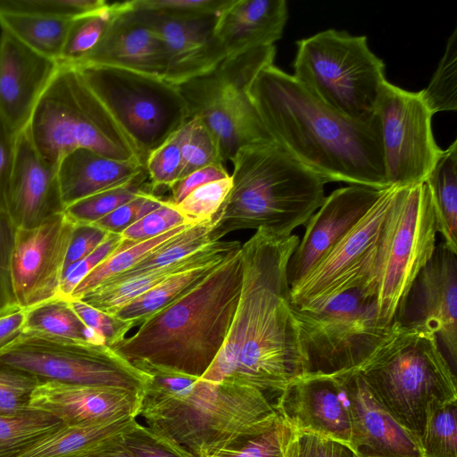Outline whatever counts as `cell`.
<instances>
[{
  "label": "cell",
  "mask_w": 457,
  "mask_h": 457,
  "mask_svg": "<svg viewBox=\"0 0 457 457\" xmlns=\"http://www.w3.org/2000/svg\"><path fill=\"white\" fill-rule=\"evenodd\" d=\"M258 229L244 244L243 281L226 340L201 377L278 396L304 374L293 313L288 261L299 243Z\"/></svg>",
  "instance_id": "6da1fadb"
},
{
  "label": "cell",
  "mask_w": 457,
  "mask_h": 457,
  "mask_svg": "<svg viewBox=\"0 0 457 457\" xmlns=\"http://www.w3.org/2000/svg\"><path fill=\"white\" fill-rule=\"evenodd\" d=\"M249 96L273 141L325 183L389 187L378 118L344 116L274 64L259 72Z\"/></svg>",
  "instance_id": "7a4b0ae2"
},
{
  "label": "cell",
  "mask_w": 457,
  "mask_h": 457,
  "mask_svg": "<svg viewBox=\"0 0 457 457\" xmlns=\"http://www.w3.org/2000/svg\"><path fill=\"white\" fill-rule=\"evenodd\" d=\"M137 368L151 377L138 416L195 457L239 446L278 417L274 403L257 389L148 365Z\"/></svg>",
  "instance_id": "3957f363"
},
{
  "label": "cell",
  "mask_w": 457,
  "mask_h": 457,
  "mask_svg": "<svg viewBox=\"0 0 457 457\" xmlns=\"http://www.w3.org/2000/svg\"><path fill=\"white\" fill-rule=\"evenodd\" d=\"M242 247V246H241ZM241 247L185 295L143 321L111 347L134 366L201 378L221 349L240 297Z\"/></svg>",
  "instance_id": "277c9868"
},
{
  "label": "cell",
  "mask_w": 457,
  "mask_h": 457,
  "mask_svg": "<svg viewBox=\"0 0 457 457\" xmlns=\"http://www.w3.org/2000/svg\"><path fill=\"white\" fill-rule=\"evenodd\" d=\"M230 162L232 187L213 218L211 242L241 229L288 237L326 197L323 179L274 141L245 146Z\"/></svg>",
  "instance_id": "5b68a950"
},
{
  "label": "cell",
  "mask_w": 457,
  "mask_h": 457,
  "mask_svg": "<svg viewBox=\"0 0 457 457\" xmlns=\"http://www.w3.org/2000/svg\"><path fill=\"white\" fill-rule=\"evenodd\" d=\"M394 321V332L357 370L376 399L419 442L432 413L457 401L456 373L434 334Z\"/></svg>",
  "instance_id": "8992f818"
},
{
  "label": "cell",
  "mask_w": 457,
  "mask_h": 457,
  "mask_svg": "<svg viewBox=\"0 0 457 457\" xmlns=\"http://www.w3.org/2000/svg\"><path fill=\"white\" fill-rule=\"evenodd\" d=\"M27 129L39 154L56 169L66 155L80 148L140 162L109 112L71 65H59Z\"/></svg>",
  "instance_id": "52a82bcc"
},
{
  "label": "cell",
  "mask_w": 457,
  "mask_h": 457,
  "mask_svg": "<svg viewBox=\"0 0 457 457\" xmlns=\"http://www.w3.org/2000/svg\"><path fill=\"white\" fill-rule=\"evenodd\" d=\"M293 77L313 96L356 121L372 122L384 82L385 63L366 36L333 29L296 41Z\"/></svg>",
  "instance_id": "ba28073f"
},
{
  "label": "cell",
  "mask_w": 457,
  "mask_h": 457,
  "mask_svg": "<svg viewBox=\"0 0 457 457\" xmlns=\"http://www.w3.org/2000/svg\"><path fill=\"white\" fill-rule=\"evenodd\" d=\"M436 233L427 185L398 187L370 276L360 287L374 300L381 324L393 323L413 280L435 251Z\"/></svg>",
  "instance_id": "9c48e42d"
},
{
  "label": "cell",
  "mask_w": 457,
  "mask_h": 457,
  "mask_svg": "<svg viewBox=\"0 0 457 457\" xmlns=\"http://www.w3.org/2000/svg\"><path fill=\"white\" fill-rule=\"evenodd\" d=\"M275 46L227 57L211 71L177 86L188 120H199L217 140L222 162L241 148L273 141L250 98L259 72L273 64Z\"/></svg>",
  "instance_id": "30bf717a"
},
{
  "label": "cell",
  "mask_w": 457,
  "mask_h": 457,
  "mask_svg": "<svg viewBox=\"0 0 457 457\" xmlns=\"http://www.w3.org/2000/svg\"><path fill=\"white\" fill-rule=\"evenodd\" d=\"M304 373L334 375L362 365L394 332L380 323L375 302L354 288L314 309L294 305Z\"/></svg>",
  "instance_id": "8fae6325"
},
{
  "label": "cell",
  "mask_w": 457,
  "mask_h": 457,
  "mask_svg": "<svg viewBox=\"0 0 457 457\" xmlns=\"http://www.w3.org/2000/svg\"><path fill=\"white\" fill-rule=\"evenodd\" d=\"M74 67L144 165L150 154L188 120L179 88L162 78L117 67Z\"/></svg>",
  "instance_id": "7c38bea8"
},
{
  "label": "cell",
  "mask_w": 457,
  "mask_h": 457,
  "mask_svg": "<svg viewBox=\"0 0 457 457\" xmlns=\"http://www.w3.org/2000/svg\"><path fill=\"white\" fill-rule=\"evenodd\" d=\"M0 362L40 380L118 386L141 393L151 378L105 345L25 331L0 350Z\"/></svg>",
  "instance_id": "4fadbf2b"
},
{
  "label": "cell",
  "mask_w": 457,
  "mask_h": 457,
  "mask_svg": "<svg viewBox=\"0 0 457 457\" xmlns=\"http://www.w3.org/2000/svg\"><path fill=\"white\" fill-rule=\"evenodd\" d=\"M377 115L388 186L404 187L423 183L443 150L434 138L433 114L420 91H407L386 80Z\"/></svg>",
  "instance_id": "5bb4252c"
},
{
  "label": "cell",
  "mask_w": 457,
  "mask_h": 457,
  "mask_svg": "<svg viewBox=\"0 0 457 457\" xmlns=\"http://www.w3.org/2000/svg\"><path fill=\"white\" fill-rule=\"evenodd\" d=\"M397 187L386 188L356 225L305 277L290 287L291 300L295 307L314 309L365 284Z\"/></svg>",
  "instance_id": "9a60e30c"
},
{
  "label": "cell",
  "mask_w": 457,
  "mask_h": 457,
  "mask_svg": "<svg viewBox=\"0 0 457 457\" xmlns=\"http://www.w3.org/2000/svg\"><path fill=\"white\" fill-rule=\"evenodd\" d=\"M75 226L60 211L35 226L12 229L7 268L12 301L29 310L61 298L64 263Z\"/></svg>",
  "instance_id": "2e32d148"
},
{
  "label": "cell",
  "mask_w": 457,
  "mask_h": 457,
  "mask_svg": "<svg viewBox=\"0 0 457 457\" xmlns=\"http://www.w3.org/2000/svg\"><path fill=\"white\" fill-rule=\"evenodd\" d=\"M394 320L434 334L456 373L457 253L444 242L413 280Z\"/></svg>",
  "instance_id": "e0dca14e"
},
{
  "label": "cell",
  "mask_w": 457,
  "mask_h": 457,
  "mask_svg": "<svg viewBox=\"0 0 457 457\" xmlns=\"http://www.w3.org/2000/svg\"><path fill=\"white\" fill-rule=\"evenodd\" d=\"M274 405L293 430L350 446V415L336 375L304 373L278 395Z\"/></svg>",
  "instance_id": "ac0fdd59"
},
{
  "label": "cell",
  "mask_w": 457,
  "mask_h": 457,
  "mask_svg": "<svg viewBox=\"0 0 457 457\" xmlns=\"http://www.w3.org/2000/svg\"><path fill=\"white\" fill-rule=\"evenodd\" d=\"M385 189L350 185L336 189L325 197L305 223L304 235L288 261L290 287L305 277L356 225Z\"/></svg>",
  "instance_id": "d6986e66"
},
{
  "label": "cell",
  "mask_w": 457,
  "mask_h": 457,
  "mask_svg": "<svg viewBox=\"0 0 457 457\" xmlns=\"http://www.w3.org/2000/svg\"><path fill=\"white\" fill-rule=\"evenodd\" d=\"M350 415V448L356 457H421L418 440L376 399L357 369L334 374Z\"/></svg>",
  "instance_id": "ffe728a7"
},
{
  "label": "cell",
  "mask_w": 457,
  "mask_h": 457,
  "mask_svg": "<svg viewBox=\"0 0 457 457\" xmlns=\"http://www.w3.org/2000/svg\"><path fill=\"white\" fill-rule=\"evenodd\" d=\"M71 65L117 67L163 79L166 56L162 42L145 12L127 1L119 2L96 46Z\"/></svg>",
  "instance_id": "44dd1931"
},
{
  "label": "cell",
  "mask_w": 457,
  "mask_h": 457,
  "mask_svg": "<svg viewBox=\"0 0 457 457\" xmlns=\"http://www.w3.org/2000/svg\"><path fill=\"white\" fill-rule=\"evenodd\" d=\"M60 211H63V206L57 169L39 154L26 128L15 139L4 218L12 230L35 226Z\"/></svg>",
  "instance_id": "7402d4cb"
},
{
  "label": "cell",
  "mask_w": 457,
  "mask_h": 457,
  "mask_svg": "<svg viewBox=\"0 0 457 457\" xmlns=\"http://www.w3.org/2000/svg\"><path fill=\"white\" fill-rule=\"evenodd\" d=\"M59 63L0 34V118L17 137L56 73Z\"/></svg>",
  "instance_id": "603a6c76"
},
{
  "label": "cell",
  "mask_w": 457,
  "mask_h": 457,
  "mask_svg": "<svg viewBox=\"0 0 457 457\" xmlns=\"http://www.w3.org/2000/svg\"><path fill=\"white\" fill-rule=\"evenodd\" d=\"M144 393L131 389L41 380L29 407L48 412L63 425L138 417Z\"/></svg>",
  "instance_id": "cb8c5ba5"
},
{
  "label": "cell",
  "mask_w": 457,
  "mask_h": 457,
  "mask_svg": "<svg viewBox=\"0 0 457 457\" xmlns=\"http://www.w3.org/2000/svg\"><path fill=\"white\" fill-rule=\"evenodd\" d=\"M160 37L166 56L163 79L179 86L217 67L228 54L214 35L217 16L178 20L141 10Z\"/></svg>",
  "instance_id": "d4e9b609"
},
{
  "label": "cell",
  "mask_w": 457,
  "mask_h": 457,
  "mask_svg": "<svg viewBox=\"0 0 457 457\" xmlns=\"http://www.w3.org/2000/svg\"><path fill=\"white\" fill-rule=\"evenodd\" d=\"M288 18L285 0H231L215 19L214 35L228 57L273 46Z\"/></svg>",
  "instance_id": "484cf974"
},
{
  "label": "cell",
  "mask_w": 457,
  "mask_h": 457,
  "mask_svg": "<svg viewBox=\"0 0 457 457\" xmlns=\"http://www.w3.org/2000/svg\"><path fill=\"white\" fill-rule=\"evenodd\" d=\"M145 170L138 161L116 160L89 149H77L57 166L63 210L83 198L123 185Z\"/></svg>",
  "instance_id": "4316f807"
},
{
  "label": "cell",
  "mask_w": 457,
  "mask_h": 457,
  "mask_svg": "<svg viewBox=\"0 0 457 457\" xmlns=\"http://www.w3.org/2000/svg\"><path fill=\"white\" fill-rule=\"evenodd\" d=\"M241 246L239 241L211 242L170 265L118 282L102 285L85 294L79 300L102 312L114 315L128 303L155 287L174 274L214 260L224 259Z\"/></svg>",
  "instance_id": "83f0119b"
},
{
  "label": "cell",
  "mask_w": 457,
  "mask_h": 457,
  "mask_svg": "<svg viewBox=\"0 0 457 457\" xmlns=\"http://www.w3.org/2000/svg\"><path fill=\"white\" fill-rule=\"evenodd\" d=\"M136 417L63 425L21 457H87L116 444L137 423Z\"/></svg>",
  "instance_id": "f1b7e54d"
},
{
  "label": "cell",
  "mask_w": 457,
  "mask_h": 457,
  "mask_svg": "<svg viewBox=\"0 0 457 457\" xmlns=\"http://www.w3.org/2000/svg\"><path fill=\"white\" fill-rule=\"evenodd\" d=\"M424 183L436 217V231L457 253V141L443 150Z\"/></svg>",
  "instance_id": "f546056e"
},
{
  "label": "cell",
  "mask_w": 457,
  "mask_h": 457,
  "mask_svg": "<svg viewBox=\"0 0 457 457\" xmlns=\"http://www.w3.org/2000/svg\"><path fill=\"white\" fill-rule=\"evenodd\" d=\"M72 21L70 18L0 12L1 31L58 63Z\"/></svg>",
  "instance_id": "4dcf8cb0"
},
{
  "label": "cell",
  "mask_w": 457,
  "mask_h": 457,
  "mask_svg": "<svg viewBox=\"0 0 457 457\" xmlns=\"http://www.w3.org/2000/svg\"><path fill=\"white\" fill-rule=\"evenodd\" d=\"M226 258L214 260L174 274L128 303L114 315L125 320H132L136 325L141 324L147 318L185 295Z\"/></svg>",
  "instance_id": "1f68e13d"
},
{
  "label": "cell",
  "mask_w": 457,
  "mask_h": 457,
  "mask_svg": "<svg viewBox=\"0 0 457 457\" xmlns=\"http://www.w3.org/2000/svg\"><path fill=\"white\" fill-rule=\"evenodd\" d=\"M194 224L195 223L178 226L160 236L137 244L123 239L119 249L85 277L68 299H79L113 277L129 270Z\"/></svg>",
  "instance_id": "d6a6232c"
},
{
  "label": "cell",
  "mask_w": 457,
  "mask_h": 457,
  "mask_svg": "<svg viewBox=\"0 0 457 457\" xmlns=\"http://www.w3.org/2000/svg\"><path fill=\"white\" fill-rule=\"evenodd\" d=\"M62 426L55 416L33 408L17 414L0 412V457H21Z\"/></svg>",
  "instance_id": "836d02e7"
},
{
  "label": "cell",
  "mask_w": 457,
  "mask_h": 457,
  "mask_svg": "<svg viewBox=\"0 0 457 457\" xmlns=\"http://www.w3.org/2000/svg\"><path fill=\"white\" fill-rule=\"evenodd\" d=\"M23 331L104 345L81 321L64 298H56L28 310Z\"/></svg>",
  "instance_id": "e575fe53"
},
{
  "label": "cell",
  "mask_w": 457,
  "mask_h": 457,
  "mask_svg": "<svg viewBox=\"0 0 457 457\" xmlns=\"http://www.w3.org/2000/svg\"><path fill=\"white\" fill-rule=\"evenodd\" d=\"M148 190L153 191L145 170L130 181L83 198L65 207L63 211L76 224H93Z\"/></svg>",
  "instance_id": "d590c367"
},
{
  "label": "cell",
  "mask_w": 457,
  "mask_h": 457,
  "mask_svg": "<svg viewBox=\"0 0 457 457\" xmlns=\"http://www.w3.org/2000/svg\"><path fill=\"white\" fill-rule=\"evenodd\" d=\"M212 224L213 219H208L190 226L183 233L170 240L156 251L153 252L133 268L113 277L104 284L118 282L130 277L170 265L201 249L211 243L210 233Z\"/></svg>",
  "instance_id": "8d00e7d4"
},
{
  "label": "cell",
  "mask_w": 457,
  "mask_h": 457,
  "mask_svg": "<svg viewBox=\"0 0 457 457\" xmlns=\"http://www.w3.org/2000/svg\"><path fill=\"white\" fill-rule=\"evenodd\" d=\"M457 29L449 37L444 55L428 87L420 91L431 113L457 109Z\"/></svg>",
  "instance_id": "74e56055"
},
{
  "label": "cell",
  "mask_w": 457,
  "mask_h": 457,
  "mask_svg": "<svg viewBox=\"0 0 457 457\" xmlns=\"http://www.w3.org/2000/svg\"><path fill=\"white\" fill-rule=\"evenodd\" d=\"M119 2L73 19L59 64H73L92 50L102 37Z\"/></svg>",
  "instance_id": "f35d334b"
},
{
  "label": "cell",
  "mask_w": 457,
  "mask_h": 457,
  "mask_svg": "<svg viewBox=\"0 0 457 457\" xmlns=\"http://www.w3.org/2000/svg\"><path fill=\"white\" fill-rule=\"evenodd\" d=\"M179 132L182 156L179 179L203 167L223 163L217 140L199 120H187Z\"/></svg>",
  "instance_id": "ab89813d"
},
{
  "label": "cell",
  "mask_w": 457,
  "mask_h": 457,
  "mask_svg": "<svg viewBox=\"0 0 457 457\" xmlns=\"http://www.w3.org/2000/svg\"><path fill=\"white\" fill-rule=\"evenodd\" d=\"M421 457H457V401L436 410L419 438Z\"/></svg>",
  "instance_id": "60d3db41"
},
{
  "label": "cell",
  "mask_w": 457,
  "mask_h": 457,
  "mask_svg": "<svg viewBox=\"0 0 457 457\" xmlns=\"http://www.w3.org/2000/svg\"><path fill=\"white\" fill-rule=\"evenodd\" d=\"M120 445L133 457H195L170 436L137 421Z\"/></svg>",
  "instance_id": "b9f144b4"
},
{
  "label": "cell",
  "mask_w": 457,
  "mask_h": 457,
  "mask_svg": "<svg viewBox=\"0 0 457 457\" xmlns=\"http://www.w3.org/2000/svg\"><path fill=\"white\" fill-rule=\"evenodd\" d=\"M104 0H0V12H18L74 19L98 11Z\"/></svg>",
  "instance_id": "7bdbcfd3"
},
{
  "label": "cell",
  "mask_w": 457,
  "mask_h": 457,
  "mask_svg": "<svg viewBox=\"0 0 457 457\" xmlns=\"http://www.w3.org/2000/svg\"><path fill=\"white\" fill-rule=\"evenodd\" d=\"M145 166L153 191L160 187L170 189L179 179L182 169L179 129L150 154Z\"/></svg>",
  "instance_id": "ee69618b"
},
{
  "label": "cell",
  "mask_w": 457,
  "mask_h": 457,
  "mask_svg": "<svg viewBox=\"0 0 457 457\" xmlns=\"http://www.w3.org/2000/svg\"><path fill=\"white\" fill-rule=\"evenodd\" d=\"M231 187L230 176L209 182L193 190L176 207L194 222L213 219L227 198Z\"/></svg>",
  "instance_id": "f6af8a7d"
},
{
  "label": "cell",
  "mask_w": 457,
  "mask_h": 457,
  "mask_svg": "<svg viewBox=\"0 0 457 457\" xmlns=\"http://www.w3.org/2000/svg\"><path fill=\"white\" fill-rule=\"evenodd\" d=\"M41 380L0 362V412L17 414L30 409L31 394Z\"/></svg>",
  "instance_id": "bcb514c9"
},
{
  "label": "cell",
  "mask_w": 457,
  "mask_h": 457,
  "mask_svg": "<svg viewBox=\"0 0 457 457\" xmlns=\"http://www.w3.org/2000/svg\"><path fill=\"white\" fill-rule=\"evenodd\" d=\"M291 428L278 415L271 427L237 447L220 450L210 457H283Z\"/></svg>",
  "instance_id": "7dc6e473"
},
{
  "label": "cell",
  "mask_w": 457,
  "mask_h": 457,
  "mask_svg": "<svg viewBox=\"0 0 457 457\" xmlns=\"http://www.w3.org/2000/svg\"><path fill=\"white\" fill-rule=\"evenodd\" d=\"M231 0H133L137 10L154 12L178 20H195L217 16Z\"/></svg>",
  "instance_id": "c3c4849f"
},
{
  "label": "cell",
  "mask_w": 457,
  "mask_h": 457,
  "mask_svg": "<svg viewBox=\"0 0 457 457\" xmlns=\"http://www.w3.org/2000/svg\"><path fill=\"white\" fill-rule=\"evenodd\" d=\"M196 223L188 220L170 202L164 200L156 210L126 228L120 235L124 240L137 244L160 236L178 226Z\"/></svg>",
  "instance_id": "681fc988"
},
{
  "label": "cell",
  "mask_w": 457,
  "mask_h": 457,
  "mask_svg": "<svg viewBox=\"0 0 457 457\" xmlns=\"http://www.w3.org/2000/svg\"><path fill=\"white\" fill-rule=\"evenodd\" d=\"M67 300L81 321L109 347L122 341L126 334L137 326L132 320L102 312L79 299Z\"/></svg>",
  "instance_id": "f907efd6"
},
{
  "label": "cell",
  "mask_w": 457,
  "mask_h": 457,
  "mask_svg": "<svg viewBox=\"0 0 457 457\" xmlns=\"http://www.w3.org/2000/svg\"><path fill=\"white\" fill-rule=\"evenodd\" d=\"M164 199L153 191H144L93 225L108 233L121 234L141 218L159 208Z\"/></svg>",
  "instance_id": "816d5d0a"
},
{
  "label": "cell",
  "mask_w": 457,
  "mask_h": 457,
  "mask_svg": "<svg viewBox=\"0 0 457 457\" xmlns=\"http://www.w3.org/2000/svg\"><path fill=\"white\" fill-rule=\"evenodd\" d=\"M122 241L123 238L120 234L109 233L105 240L92 253L68 267L62 275L60 297L68 299L80 281L119 249Z\"/></svg>",
  "instance_id": "f5cc1de1"
},
{
  "label": "cell",
  "mask_w": 457,
  "mask_h": 457,
  "mask_svg": "<svg viewBox=\"0 0 457 457\" xmlns=\"http://www.w3.org/2000/svg\"><path fill=\"white\" fill-rule=\"evenodd\" d=\"M108 235V232L93 224H76L68 248L64 270L92 253Z\"/></svg>",
  "instance_id": "db71d44e"
},
{
  "label": "cell",
  "mask_w": 457,
  "mask_h": 457,
  "mask_svg": "<svg viewBox=\"0 0 457 457\" xmlns=\"http://www.w3.org/2000/svg\"><path fill=\"white\" fill-rule=\"evenodd\" d=\"M229 176L223 163L203 167L175 182L170 188V196L167 200L177 205L195 188Z\"/></svg>",
  "instance_id": "11a10c76"
},
{
  "label": "cell",
  "mask_w": 457,
  "mask_h": 457,
  "mask_svg": "<svg viewBox=\"0 0 457 457\" xmlns=\"http://www.w3.org/2000/svg\"><path fill=\"white\" fill-rule=\"evenodd\" d=\"M295 432L298 443V457H356L345 445L313 434Z\"/></svg>",
  "instance_id": "9f6ffc18"
},
{
  "label": "cell",
  "mask_w": 457,
  "mask_h": 457,
  "mask_svg": "<svg viewBox=\"0 0 457 457\" xmlns=\"http://www.w3.org/2000/svg\"><path fill=\"white\" fill-rule=\"evenodd\" d=\"M16 137L0 118V215L4 216L5 197L13 166Z\"/></svg>",
  "instance_id": "6f0895ef"
},
{
  "label": "cell",
  "mask_w": 457,
  "mask_h": 457,
  "mask_svg": "<svg viewBox=\"0 0 457 457\" xmlns=\"http://www.w3.org/2000/svg\"><path fill=\"white\" fill-rule=\"evenodd\" d=\"M27 312L13 301L0 306V350L23 332Z\"/></svg>",
  "instance_id": "680465c9"
},
{
  "label": "cell",
  "mask_w": 457,
  "mask_h": 457,
  "mask_svg": "<svg viewBox=\"0 0 457 457\" xmlns=\"http://www.w3.org/2000/svg\"><path fill=\"white\" fill-rule=\"evenodd\" d=\"M121 441V440H120ZM120 441L115 445L87 457H133L121 445Z\"/></svg>",
  "instance_id": "91938a15"
},
{
  "label": "cell",
  "mask_w": 457,
  "mask_h": 457,
  "mask_svg": "<svg viewBox=\"0 0 457 457\" xmlns=\"http://www.w3.org/2000/svg\"><path fill=\"white\" fill-rule=\"evenodd\" d=\"M283 457H298L297 437L292 428L285 444Z\"/></svg>",
  "instance_id": "94428289"
}]
</instances>
